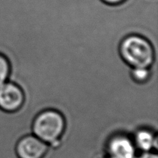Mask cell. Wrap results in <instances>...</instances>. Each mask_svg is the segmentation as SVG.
I'll use <instances>...</instances> for the list:
<instances>
[{"instance_id": "cell-7", "label": "cell", "mask_w": 158, "mask_h": 158, "mask_svg": "<svg viewBox=\"0 0 158 158\" xmlns=\"http://www.w3.org/2000/svg\"><path fill=\"white\" fill-rule=\"evenodd\" d=\"M158 67V61L155 62L151 68L136 67L131 68V76L133 80L137 83H143L151 79L154 69Z\"/></svg>"}, {"instance_id": "cell-11", "label": "cell", "mask_w": 158, "mask_h": 158, "mask_svg": "<svg viewBox=\"0 0 158 158\" xmlns=\"http://www.w3.org/2000/svg\"><path fill=\"white\" fill-rule=\"evenodd\" d=\"M103 158H108L107 157H106V156H105V157H103Z\"/></svg>"}, {"instance_id": "cell-8", "label": "cell", "mask_w": 158, "mask_h": 158, "mask_svg": "<svg viewBox=\"0 0 158 158\" xmlns=\"http://www.w3.org/2000/svg\"><path fill=\"white\" fill-rule=\"evenodd\" d=\"M10 74V64L8 59L0 53V86L7 82Z\"/></svg>"}, {"instance_id": "cell-4", "label": "cell", "mask_w": 158, "mask_h": 158, "mask_svg": "<svg viewBox=\"0 0 158 158\" xmlns=\"http://www.w3.org/2000/svg\"><path fill=\"white\" fill-rule=\"evenodd\" d=\"M49 146L33 134L24 136L15 145V154L18 158H44Z\"/></svg>"}, {"instance_id": "cell-2", "label": "cell", "mask_w": 158, "mask_h": 158, "mask_svg": "<svg viewBox=\"0 0 158 158\" xmlns=\"http://www.w3.org/2000/svg\"><path fill=\"white\" fill-rule=\"evenodd\" d=\"M64 130V117L56 110L47 109L41 111L32 122V134L49 145L58 141Z\"/></svg>"}, {"instance_id": "cell-10", "label": "cell", "mask_w": 158, "mask_h": 158, "mask_svg": "<svg viewBox=\"0 0 158 158\" xmlns=\"http://www.w3.org/2000/svg\"><path fill=\"white\" fill-rule=\"evenodd\" d=\"M102 1L109 5H118L123 2L125 0H102Z\"/></svg>"}, {"instance_id": "cell-3", "label": "cell", "mask_w": 158, "mask_h": 158, "mask_svg": "<svg viewBox=\"0 0 158 158\" xmlns=\"http://www.w3.org/2000/svg\"><path fill=\"white\" fill-rule=\"evenodd\" d=\"M108 158H135L137 151L132 135L127 133H115L108 138L105 146Z\"/></svg>"}, {"instance_id": "cell-6", "label": "cell", "mask_w": 158, "mask_h": 158, "mask_svg": "<svg viewBox=\"0 0 158 158\" xmlns=\"http://www.w3.org/2000/svg\"><path fill=\"white\" fill-rule=\"evenodd\" d=\"M132 139L137 152L157 151L158 131L140 127L132 134Z\"/></svg>"}, {"instance_id": "cell-1", "label": "cell", "mask_w": 158, "mask_h": 158, "mask_svg": "<svg viewBox=\"0 0 158 158\" xmlns=\"http://www.w3.org/2000/svg\"><path fill=\"white\" fill-rule=\"evenodd\" d=\"M119 52L131 68H151L158 61V43L140 34H130L120 42Z\"/></svg>"}, {"instance_id": "cell-5", "label": "cell", "mask_w": 158, "mask_h": 158, "mask_svg": "<svg viewBox=\"0 0 158 158\" xmlns=\"http://www.w3.org/2000/svg\"><path fill=\"white\" fill-rule=\"evenodd\" d=\"M23 103L24 93L16 83L8 80L0 86V109L6 112H15Z\"/></svg>"}, {"instance_id": "cell-9", "label": "cell", "mask_w": 158, "mask_h": 158, "mask_svg": "<svg viewBox=\"0 0 158 158\" xmlns=\"http://www.w3.org/2000/svg\"><path fill=\"white\" fill-rule=\"evenodd\" d=\"M135 158H158L157 151H150V152L140 153L139 155L137 154Z\"/></svg>"}]
</instances>
